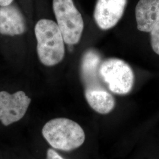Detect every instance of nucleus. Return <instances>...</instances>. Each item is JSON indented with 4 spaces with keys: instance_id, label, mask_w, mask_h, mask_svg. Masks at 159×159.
Listing matches in <instances>:
<instances>
[{
    "instance_id": "nucleus-1",
    "label": "nucleus",
    "mask_w": 159,
    "mask_h": 159,
    "mask_svg": "<svg viewBox=\"0 0 159 159\" xmlns=\"http://www.w3.org/2000/svg\"><path fill=\"white\" fill-rule=\"evenodd\" d=\"M37 51L41 63L51 67L60 63L65 55L64 40L54 21L42 19L35 27Z\"/></svg>"
},
{
    "instance_id": "nucleus-2",
    "label": "nucleus",
    "mask_w": 159,
    "mask_h": 159,
    "mask_svg": "<svg viewBox=\"0 0 159 159\" xmlns=\"http://www.w3.org/2000/svg\"><path fill=\"white\" fill-rule=\"evenodd\" d=\"M42 134L51 147L66 152L79 148L85 141L83 128L75 121L67 118L50 120L44 125Z\"/></svg>"
},
{
    "instance_id": "nucleus-3",
    "label": "nucleus",
    "mask_w": 159,
    "mask_h": 159,
    "mask_svg": "<svg viewBox=\"0 0 159 159\" xmlns=\"http://www.w3.org/2000/svg\"><path fill=\"white\" fill-rule=\"evenodd\" d=\"M53 11L65 43L77 44L84 30V21L73 0H53Z\"/></svg>"
},
{
    "instance_id": "nucleus-4",
    "label": "nucleus",
    "mask_w": 159,
    "mask_h": 159,
    "mask_svg": "<svg viewBox=\"0 0 159 159\" xmlns=\"http://www.w3.org/2000/svg\"><path fill=\"white\" fill-rule=\"evenodd\" d=\"M99 75L108 90L117 94H128L134 85V75L132 69L119 58H110L102 61Z\"/></svg>"
},
{
    "instance_id": "nucleus-5",
    "label": "nucleus",
    "mask_w": 159,
    "mask_h": 159,
    "mask_svg": "<svg viewBox=\"0 0 159 159\" xmlns=\"http://www.w3.org/2000/svg\"><path fill=\"white\" fill-rule=\"evenodd\" d=\"M31 98L22 91L10 94L0 92V120L2 125H8L21 119L26 113Z\"/></svg>"
},
{
    "instance_id": "nucleus-6",
    "label": "nucleus",
    "mask_w": 159,
    "mask_h": 159,
    "mask_svg": "<svg viewBox=\"0 0 159 159\" xmlns=\"http://www.w3.org/2000/svg\"><path fill=\"white\" fill-rule=\"evenodd\" d=\"M127 0H97L94 11L97 25L102 30L114 27L123 16Z\"/></svg>"
},
{
    "instance_id": "nucleus-7",
    "label": "nucleus",
    "mask_w": 159,
    "mask_h": 159,
    "mask_svg": "<svg viewBox=\"0 0 159 159\" xmlns=\"http://www.w3.org/2000/svg\"><path fill=\"white\" fill-rule=\"evenodd\" d=\"M102 61L97 51L90 49L84 53L81 62V77L85 90L105 89L99 75V67Z\"/></svg>"
},
{
    "instance_id": "nucleus-8",
    "label": "nucleus",
    "mask_w": 159,
    "mask_h": 159,
    "mask_svg": "<svg viewBox=\"0 0 159 159\" xmlns=\"http://www.w3.org/2000/svg\"><path fill=\"white\" fill-rule=\"evenodd\" d=\"M26 30V23L23 14L13 4L0 6V34L18 35Z\"/></svg>"
},
{
    "instance_id": "nucleus-9",
    "label": "nucleus",
    "mask_w": 159,
    "mask_h": 159,
    "mask_svg": "<svg viewBox=\"0 0 159 159\" xmlns=\"http://www.w3.org/2000/svg\"><path fill=\"white\" fill-rule=\"evenodd\" d=\"M137 27L143 32H150L159 21V0H140L136 7Z\"/></svg>"
},
{
    "instance_id": "nucleus-10",
    "label": "nucleus",
    "mask_w": 159,
    "mask_h": 159,
    "mask_svg": "<svg viewBox=\"0 0 159 159\" xmlns=\"http://www.w3.org/2000/svg\"><path fill=\"white\" fill-rule=\"evenodd\" d=\"M84 94L89 106L98 113H109L115 107V99L106 89L85 90Z\"/></svg>"
},
{
    "instance_id": "nucleus-11",
    "label": "nucleus",
    "mask_w": 159,
    "mask_h": 159,
    "mask_svg": "<svg viewBox=\"0 0 159 159\" xmlns=\"http://www.w3.org/2000/svg\"><path fill=\"white\" fill-rule=\"evenodd\" d=\"M150 39L153 50L159 55V21L150 31Z\"/></svg>"
},
{
    "instance_id": "nucleus-12",
    "label": "nucleus",
    "mask_w": 159,
    "mask_h": 159,
    "mask_svg": "<svg viewBox=\"0 0 159 159\" xmlns=\"http://www.w3.org/2000/svg\"><path fill=\"white\" fill-rule=\"evenodd\" d=\"M46 159H64L59 154L57 153L54 150L49 148L47 152Z\"/></svg>"
},
{
    "instance_id": "nucleus-13",
    "label": "nucleus",
    "mask_w": 159,
    "mask_h": 159,
    "mask_svg": "<svg viewBox=\"0 0 159 159\" xmlns=\"http://www.w3.org/2000/svg\"><path fill=\"white\" fill-rule=\"evenodd\" d=\"M14 0H0V6H9Z\"/></svg>"
}]
</instances>
